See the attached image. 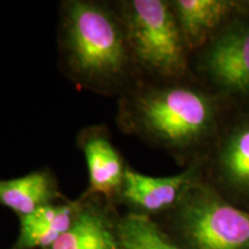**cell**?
Here are the masks:
<instances>
[{
    "label": "cell",
    "mask_w": 249,
    "mask_h": 249,
    "mask_svg": "<svg viewBox=\"0 0 249 249\" xmlns=\"http://www.w3.org/2000/svg\"><path fill=\"white\" fill-rule=\"evenodd\" d=\"M123 18L136 75L181 79L188 71L187 49L171 4L163 0L116 2Z\"/></svg>",
    "instance_id": "obj_3"
},
{
    "label": "cell",
    "mask_w": 249,
    "mask_h": 249,
    "mask_svg": "<svg viewBox=\"0 0 249 249\" xmlns=\"http://www.w3.org/2000/svg\"><path fill=\"white\" fill-rule=\"evenodd\" d=\"M70 230L50 249H123L113 204L98 196H81Z\"/></svg>",
    "instance_id": "obj_7"
},
{
    "label": "cell",
    "mask_w": 249,
    "mask_h": 249,
    "mask_svg": "<svg viewBox=\"0 0 249 249\" xmlns=\"http://www.w3.org/2000/svg\"><path fill=\"white\" fill-rule=\"evenodd\" d=\"M214 123L213 99L194 87L147 86L136 81L118 102L117 124L124 134L176 154L198 147Z\"/></svg>",
    "instance_id": "obj_2"
},
{
    "label": "cell",
    "mask_w": 249,
    "mask_h": 249,
    "mask_svg": "<svg viewBox=\"0 0 249 249\" xmlns=\"http://www.w3.org/2000/svg\"><path fill=\"white\" fill-rule=\"evenodd\" d=\"M66 201L59 189L57 178L48 169L9 180H0V204L18 217L27 216L40 207Z\"/></svg>",
    "instance_id": "obj_10"
},
{
    "label": "cell",
    "mask_w": 249,
    "mask_h": 249,
    "mask_svg": "<svg viewBox=\"0 0 249 249\" xmlns=\"http://www.w3.org/2000/svg\"><path fill=\"white\" fill-rule=\"evenodd\" d=\"M123 249H183L147 214L130 213L118 218Z\"/></svg>",
    "instance_id": "obj_13"
},
{
    "label": "cell",
    "mask_w": 249,
    "mask_h": 249,
    "mask_svg": "<svg viewBox=\"0 0 249 249\" xmlns=\"http://www.w3.org/2000/svg\"><path fill=\"white\" fill-rule=\"evenodd\" d=\"M219 173L235 191L249 195V124L236 128L218 156Z\"/></svg>",
    "instance_id": "obj_12"
},
{
    "label": "cell",
    "mask_w": 249,
    "mask_h": 249,
    "mask_svg": "<svg viewBox=\"0 0 249 249\" xmlns=\"http://www.w3.org/2000/svg\"><path fill=\"white\" fill-rule=\"evenodd\" d=\"M197 180L198 170L194 165L171 177H150L128 166L119 202L130 207L132 213L149 216L177 207L187 189Z\"/></svg>",
    "instance_id": "obj_6"
},
{
    "label": "cell",
    "mask_w": 249,
    "mask_h": 249,
    "mask_svg": "<svg viewBox=\"0 0 249 249\" xmlns=\"http://www.w3.org/2000/svg\"><path fill=\"white\" fill-rule=\"evenodd\" d=\"M176 223L189 249H249V213L195 181L176 207Z\"/></svg>",
    "instance_id": "obj_4"
},
{
    "label": "cell",
    "mask_w": 249,
    "mask_h": 249,
    "mask_svg": "<svg viewBox=\"0 0 249 249\" xmlns=\"http://www.w3.org/2000/svg\"><path fill=\"white\" fill-rule=\"evenodd\" d=\"M77 145L88 169V188L82 196H98L112 204L119 202L128 166L114 147L110 130L102 124L86 127L77 135Z\"/></svg>",
    "instance_id": "obj_5"
},
{
    "label": "cell",
    "mask_w": 249,
    "mask_h": 249,
    "mask_svg": "<svg viewBox=\"0 0 249 249\" xmlns=\"http://www.w3.org/2000/svg\"><path fill=\"white\" fill-rule=\"evenodd\" d=\"M204 68L222 88L249 92V24L218 36L205 53Z\"/></svg>",
    "instance_id": "obj_8"
},
{
    "label": "cell",
    "mask_w": 249,
    "mask_h": 249,
    "mask_svg": "<svg viewBox=\"0 0 249 249\" xmlns=\"http://www.w3.org/2000/svg\"><path fill=\"white\" fill-rule=\"evenodd\" d=\"M171 7L187 51L203 45L233 7L224 0H176Z\"/></svg>",
    "instance_id": "obj_11"
},
{
    "label": "cell",
    "mask_w": 249,
    "mask_h": 249,
    "mask_svg": "<svg viewBox=\"0 0 249 249\" xmlns=\"http://www.w3.org/2000/svg\"><path fill=\"white\" fill-rule=\"evenodd\" d=\"M79 201H65L40 207L20 218V233L14 249H50L75 219Z\"/></svg>",
    "instance_id": "obj_9"
},
{
    "label": "cell",
    "mask_w": 249,
    "mask_h": 249,
    "mask_svg": "<svg viewBox=\"0 0 249 249\" xmlns=\"http://www.w3.org/2000/svg\"><path fill=\"white\" fill-rule=\"evenodd\" d=\"M58 46L61 71L81 88L120 97L136 82L128 38L116 2L62 1Z\"/></svg>",
    "instance_id": "obj_1"
}]
</instances>
